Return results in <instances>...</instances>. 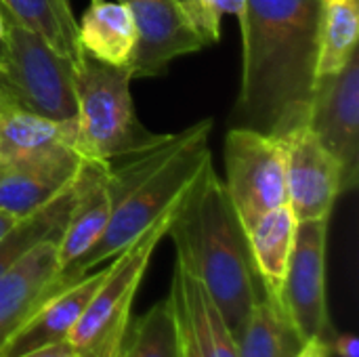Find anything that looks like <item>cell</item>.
Instances as JSON below:
<instances>
[{
	"instance_id": "6da1fadb",
	"label": "cell",
	"mask_w": 359,
	"mask_h": 357,
	"mask_svg": "<svg viewBox=\"0 0 359 357\" xmlns=\"http://www.w3.org/2000/svg\"><path fill=\"white\" fill-rule=\"evenodd\" d=\"M240 126L284 137L307 120L320 46V0H244Z\"/></svg>"
},
{
	"instance_id": "7a4b0ae2",
	"label": "cell",
	"mask_w": 359,
	"mask_h": 357,
	"mask_svg": "<svg viewBox=\"0 0 359 357\" xmlns=\"http://www.w3.org/2000/svg\"><path fill=\"white\" fill-rule=\"evenodd\" d=\"M212 120L204 118L181 133H168L151 147L109 162L107 181L111 215L90 250L57 276L59 286H69L109 263L151 225L170 215L200 173L212 162Z\"/></svg>"
},
{
	"instance_id": "3957f363",
	"label": "cell",
	"mask_w": 359,
	"mask_h": 357,
	"mask_svg": "<svg viewBox=\"0 0 359 357\" xmlns=\"http://www.w3.org/2000/svg\"><path fill=\"white\" fill-rule=\"evenodd\" d=\"M166 236L172 238L177 261L206 288L238 337L261 299V282L250 257L248 234L212 162L177 204Z\"/></svg>"
},
{
	"instance_id": "277c9868",
	"label": "cell",
	"mask_w": 359,
	"mask_h": 357,
	"mask_svg": "<svg viewBox=\"0 0 359 357\" xmlns=\"http://www.w3.org/2000/svg\"><path fill=\"white\" fill-rule=\"evenodd\" d=\"M74 90L78 103V151L82 158L114 162L158 143L164 135L147 130L135 114L128 67H116L74 53Z\"/></svg>"
},
{
	"instance_id": "5b68a950",
	"label": "cell",
	"mask_w": 359,
	"mask_h": 357,
	"mask_svg": "<svg viewBox=\"0 0 359 357\" xmlns=\"http://www.w3.org/2000/svg\"><path fill=\"white\" fill-rule=\"evenodd\" d=\"M0 86L21 107L57 122H74V59L8 15L0 40Z\"/></svg>"
},
{
	"instance_id": "8992f818",
	"label": "cell",
	"mask_w": 359,
	"mask_h": 357,
	"mask_svg": "<svg viewBox=\"0 0 359 357\" xmlns=\"http://www.w3.org/2000/svg\"><path fill=\"white\" fill-rule=\"evenodd\" d=\"M172 213L151 225L141 238L107 263L99 288L67 337V343L78 353H118L130 324L135 295L160 240L168 234Z\"/></svg>"
},
{
	"instance_id": "52a82bcc",
	"label": "cell",
	"mask_w": 359,
	"mask_h": 357,
	"mask_svg": "<svg viewBox=\"0 0 359 357\" xmlns=\"http://www.w3.org/2000/svg\"><path fill=\"white\" fill-rule=\"evenodd\" d=\"M225 187L248 231L263 215L286 204V145L250 126L225 135Z\"/></svg>"
},
{
	"instance_id": "ba28073f",
	"label": "cell",
	"mask_w": 359,
	"mask_h": 357,
	"mask_svg": "<svg viewBox=\"0 0 359 357\" xmlns=\"http://www.w3.org/2000/svg\"><path fill=\"white\" fill-rule=\"evenodd\" d=\"M305 126L332 154L341 168L343 194L359 179V55L328 76L316 78Z\"/></svg>"
},
{
	"instance_id": "9c48e42d",
	"label": "cell",
	"mask_w": 359,
	"mask_h": 357,
	"mask_svg": "<svg viewBox=\"0 0 359 357\" xmlns=\"http://www.w3.org/2000/svg\"><path fill=\"white\" fill-rule=\"evenodd\" d=\"M326 242L328 221H303L278 301L303 341L337 335L326 303Z\"/></svg>"
},
{
	"instance_id": "30bf717a",
	"label": "cell",
	"mask_w": 359,
	"mask_h": 357,
	"mask_svg": "<svg viewBox=\"0 0 359 357\" xmlns=\"http://www.w3.org/2000/svg\"><path fill=\"white\" fill-rule=\"evenodd\" d=\"M82 160L74 145L0 160V210L17 221L34 215L72 187Z\"/></svg>"
},
{
	"instance_id": "8fae6325",
	"label": "cell",
	"mask_w": 359,
	"mask_h": 357,
	"mask_svg": "<svg viewBox=\"0 0 359 357\" xmlns=\"http://www.w3.org/2000/svg\"><path fill=\"white\" fill-rule=\"evenodd\" d=\"M284 145L286 202L297 221H330L337 198L343 194L337 160L305 124L284 135Z\"/></svg>"
},
{
	"instance_id": "7c38bea8",
	"label": "cell",
	"mask_w": 359,
	"mask_h": 357,
	"mask_svg": "<svg viewBox=\"0 0 359 357\" xmlns=\"http://www.w3.org/2000/svg\"><path fill=\"white\" fill-rule=\"evenodd\" d=\"M128 6L137 42L128 63L133 78L162 76L170 61L206 46L175 0H120Z\"/></svg>"
},
{
	"instance_id": "4fadbf2b",
	"label": "cell",
	"mask_w": 359,
	"mask_h": 357,
	"mask_svg": "<svg viewBox=\"0 0 359 357\" xmlns=\"http://www.w3.org/2000/svg\"><path fill=\"white\" fill-rule=\"evenodd\" d=\"M168 299L179 324L183 357H240L236 337L212 297L179 261H175Z\"/></svg>"
},
{
	"instance_id": "5bb4252c",
	"label": "cell",
	"mask_w": 359,
	"mask_h": 357,
	"mask_svg": "<svg viewBox=\"0 0 359 357\" xmlns=\"http://www.w3.org/2000/svg\"><path fill=\"white\" fill-rule=\"evenodd\" d=\"M107 267L93 269L69 286L44 297L40 305L25 318L13 337L0 347V357H21L48 345L67 341L69 332L84 314L88 301L99 288Z\"/></svg>"
},
{
	"instance_id": "9a60e30c",
	"label": "cell",
	"mask_w": 359,
	"mask_h": 357,
	"mask_svg": "<svg viewBox=\"0 0 359 357\" xmlns=\"http://www.w3.org/2000/svg\"><path fill=\"white\" fill-rule=\"evenodd\" d=\"M109 162L84 158L74 179V200L65 221V227L57 242L59 271L78 261L101 238L109 215L111 194L107 181Z\"/></svg>"
},
{
	"instance_id": "2e32d148",
	"label": "cell",
	"mask_w": 359,
	"mask_h": 357,
	"mask_svg": "<svg viewBox=\"0 0 359 357\" xmlns=\"http://www.w3.org/2000/svg\"><path fill=\"white\" fill-rule=\"evenodd\" d=\"M59 238L36 244L15 267L0 278V347L57 286Z\"/></svg>"
},
{
	"instance_id": "e0dca14e",
	"label": "cell",
	"mask_w": 359,
	"mask_h": 357,
	"mask_svg": "<svg viewBox=\"0 0 359 357\" xmlns=\"http://www.w3.org/2000/svg\"><path fill=\"white\" fill-rule=\"evenodd\" d=\"M57 145L78 149V122H57L15 103L0 93V160L44 151Z\"/></svg>"
},
{
	"instance_id": "ac0fdd59",
	"label": "cell",
	"mask_w": 359,
	"mask_h": 357,
	"mask_svg": "<svg viewBox=\"0 0 359 357\" xmlns=\"http://www.w3.org/2000/svg\"><path fill=\"white\" fill-rule=\"evenodd\" d=\"M78 40L95 59L116 67H128L137 42L128 6L120 0H88L78 23Z\"/></svg>"
},
{
	"instance_id": "d6986e66",
	"label": "cell",
	"mask_w": 359,
	"mask_h": 357,
	"mask_svg": "<svg viewBox=\"0 0 359 357\" xmlns=\"http://www.w3.org/2000/svg\"><path fill=\"white\" fill-rule=\"evenodd\" d=\"M299 221L286 204L263 215L246 234L250 257L263 286V292L278 297L288 271L290 255L294 248Z\"/></svg>"
},
{
	"instance_id": "ffe728a7",
	"label": "cell",
	"mask_w": 359,
	"mask_h": 357,
	"mask_svg": "<svg viewBox=\"0 0 359 357\" xmlns=\"http://www.w3.org/2000/svg\"><path fill=\"white\" fill-rule=\"evenodd\" d=\"M303 339L284 314L278 297L263 292L236 337L240 357H294Z\"/></svg>"
},
{
	"instance_id": "44dd1931",
	"label": "cell",
	"mask_w": 359,
	"mask_h": 357,
	"mask_svg": "<svg viewBox=\"0 0 359 357\" xmlns=\"http://www.w3.org/2000/svg\"><path fill=\"white\" fill-rule=\"evenodd\" d=\"M359 0H320V46L316 78L339 72L358 53Z\"/></svg>"
},
{
	"instance_id": "7402d4cb",
	"label": "cell",
	"mask_w": 359,
	"mask_h": 357,
	"mask_svg": "<svg viewBox=\"0 0 359 357\" xmlns=\"http://www.w3.org/2000/svg\"><path fill=\"white\" fill-rule=\"evenodd\" d=\"M11 19L44 38L55 50L74 57L80 48L78 21L69 0H0Z\"/></svg>"
},
{
	"instance_id": "603a6c76",
	"label": "cell",
	"mask_w": 359,
	"mask_h": 357,
	"mask_svg": "<svg viewBox=\"0 0 359 357\" xmlns=\"http://www.w3.org/2000/svg\"><path fill=\"white\" fill-rule=\"evenodd\" d=\"M72 200H74V187L65 189L61 196H57L53 202L42 206L34 215L17 221L13 229H8L0 238V278L11 267H15L36 244L61 236L72 208Z\"/></svg>"
},
{
	"instance_id": "cb8c5ba5",
	"label": "cell",
	"mask_w": 359,
	"mask_h": 357,
	"mask_svg": "<svg viewBox=\"0 0 359 357\" xmlns=\"http://www.w3.org/2000/svg\"><path fill=\"white\" fill-rule=\"evenodd\" d=\"M116 357H183L179 324L168 297L128 324Z\"/></svg>"
},
{
	"instance_id": "d4e9b609",
	"label": "cell",
	"mask_w": 359,
	"mask_h": 357,
	"mask_svg": "<svg viewBox=\"0 0 359 357\" xmlns=\"http://www.w3.org/2000/svg\"><path fill=\"white\" fill-rule=\"evenodd\" d=\"M179 6H181V11L185 13V17L191 21V25L198 29V34L202 36V40L206 42V46L208 44H215L217 40H219V36H221V32H217L212 25H210V21H208V17H206V13H204V8H202V2L200 0H175Z\"/></svg>"
},
{
	"instance_id": "484cf974",
	"label": "cell",
	"mask_w": 359,
	"mask_h": 357,
	"mask_svg": "<svg viewBox=\"0 0 359 357\" xmlns=\"http://www.w3.org/2000/svg\"><path fill=\"white\" fill-rule=\"evenodd\" d=\"M202 8L210 21V25L221 32V17L223 15H236L240 17L244 11V0H200Z\"/></svg>"
},
{
	"instance_id": "4316f807",
	"label": "cell",
	"mask_w": 359,
	"mask_h": 357,
	"mask_svg": "<svg viewBox=\"0 0 359 357\" xmlns=\"http://www.w3.org/2000/svg\"><path fill=\"white\" fill-rule=\"evenodd\" d=\"M330 351L337 357H359V341L353 335H334Z\"/></svg>"
},
{
	"instance_id": "83f0119b",
	"label": "cell",
	"mask_w": 359,
	"mask_h": 357,
	"mask_svg": "<svg viewBox=\"0 0 359 357\" xmlns=\"http://www.w3.org/2000/svg\"><path fill=\"white\" fill-rule=\"evenodd\" d=\"M294 357H332V351H330V339L316 337V339L305 341L303 347H301V351Z\"/></svg>"
},
{
	"instance_id": "f1b7e54d",
	"label": "cell",
	"mask_w": 359,
	"mask_h": 357,
	"mask_svg": "<svg viewBox=\"0 0 359 357\" xmlns=\"http://www.w3.org/2000/svg\"><path fill=\"white\" fill-rule=\"evenodd\" d=\"M76 356H78V351H76L67 341H63V343L48 345V347H42V349H38V351H32V353H25V356H21V357H76Z\"/></svg>"
},
{
	"instance_id": "f546056e",
	"label": "cell",
	"mask_w": 359,
	"mask_h": 357,
	"mask_svg": "<svg viewBox=\"0 0 359 357\" xmlns=\"http://www.w3.org/2000/svg\"><path fill=\"white\" fill-rule=\"evenodd\" d=\"M17 223V219L15 217H11V215H6V213H2L0 210V238L8 231V229H13V225Z\"/></svg>"
},
{
	"instance_id": "4dcf8cb0",
	"label": "cell",
	"mask_w": 359,
	"mask_h": 357,
	"mask_svg": "<svg viewBox=\"0 0 359 357\" xmlns=\"http://www.w3.org/2000/svg\"><path fill=\"white\" fill-rule=\"evenodd\" d=\"M118 353H93V351H84V353H78L76 357H116Z\"/></svg>"
},
{
	"instance_id": "1f68e13d",
	"label": "cell",
	"mask_w": 359,
	"mask_h": 357,
	"mask_svg": "<svg viewBox=\"0 0 359 357\" xmlns=\"http://www.w3.org/2000/svg\"><path fill=\"white\" fill-rule=\"evenodd\" d=\"M2 34H4V15L0 11V40H2Z\"/></svg>"
},
{
	"instance_id": "d6a6232c",
	"label": "cell",
	"mask_w": 359,
	"mask_h": 357,
	"mask_svg": "<svg viewBox=\"0 0 359 357\" xmlns=\"http://www.w3.org/2000/svg\"><path fill=\"white\" fill-rule=\"evenodd\" d=\"M0 93H2V86H0Z\"/></svg>"
}]
</instances>
